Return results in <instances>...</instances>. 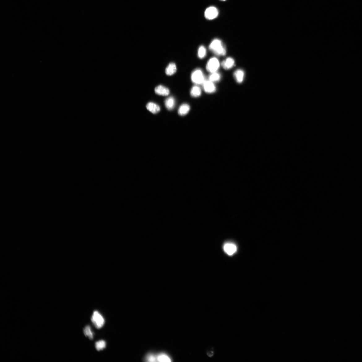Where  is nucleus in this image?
Listing matches in <instances>:
<instances>
[{
    "label": "nucleus",
    "instance_id": "1",
    "mask_svg": "<svg viewBox=\"0 0 362 362\" xmlns=\"http://www.w3.org/2000/svg\"><path fill=\"white\" fill-rule=\"evenodd\" d=\"M209 50L216 55L224 56L226 54V47L222 41L218 39L213 40L209 46Z\"/></svg>",
    "mask_w": 362,
    "mask_h": 362
},
{
    "label": "nucleus",
    "instance_id": "2",
    "mask_svg": "<svg viewBox=\"0 0 362 362\" xmlns=\"http://www.w3.org/2000/svg\"><path fill=\"white\" fill-rule=\"evenodd\" d=\"M191 79L193 83L196 84H203L206 80L203 72L199 69L193 71L191 75Z\"/></svg>",
    "mask_w": 362,
    "mask_h": 362
},
{
    "label": "nucleus",
    "instance_id": "3",
    "mask_svg": "<svg viewBox=\"0 0 362 362\" xmlns=\"http://www.w3.org/2000/svg\"><path fill=\"white\" fill-rule=\"evenodd\" d=\"M91 321L96 328L100 329L102 328L105 323L104 317L97 311H95L91 317Z\"/></svg>",
    "mask_w": 362,
    "mask_h": 362
},
{
    "label": "nucleus",
    "instance_id": "4",
    "mask_svg": "<svg viewBox=\"0 0 362 362\" xmlns=\"http://www.w3.org/2000/svg\"><path fill=\"white\" fill-rule=\"evenodd\" d=\"M220 66L219 60L215 57H213L209 60L206 65L207 70L210 73L217 72Z\"/></svg>",
    "mask_w": 362,
    "mask_h": 362
},
{
    "label": "nucleus",
    "instance_id": "5",
    "mask_svg": "<svg viewBox=\"0 0 362 362\" xmlns=\"http://www.w3.org/2000/svg\"><path fill=\"white\" fill-rule=\"evenodd\" d=\"M218 15V10L214 6H211L208 8L205 12V17L210 20L216 18Z\"/></svg>",
    "mask_w": 362,
    "mask_h": 362
},
{
    "label": "nucleus",
    "instance_id": "6",
    "mask_svg": "<svg viewBox=\"0 0 362 362\" xmlns=\"http://www.w3.org/2000/svg\"><path fill=\"white\" fill-rule=\"evenodd\" d=\"M203 86L205 91L207 93H213L216 91V88L214 83L209 80H205Z\"/></svg>",
    "mask_w": 362,
    "mask_h": 362
},
{
    "label": "nucleus",
    "instance_id": "7",
    "mask_svg": "<svg viewBox=\"0 0 362 362\" xmlns=\"http://www.w3.org/2000/svg\"><path fill=\"white\" fill-rule=\"evenodd\" d=\"M235 64V61L233 58L229 57L223 60L221 63V65L225 70H230Z\"/></svg>",
    "mask_w": 362,
    "mask_h": 362
},
{
    "label": "nucleus",
    "instance_id": "8",
    "mask_svg": "<svg viewBox=\"0 0 362 362\" xmlns=\"http://www.w3.org/2000/svg\"><path fill=\"white\" fill-rule=\"evenodd\" d=\"M155 91L157 94L163 96H167L170 94V93L168 88L162 85L156 87Z\"/></svg>",
    "mask_w": 362,
    "mask_h": 362
},
{
    "label": "nucleus",
    "instance_id": "9",
    "mask_svg": "<svg viewBox=\"0 0 362 362\" xmlns=\"http://www.w3.org/2000/svg\"><path fill=\"white\" fill-rule=\"evenodd\" d=\"M233 76L237 83H242L244 78V71L241 69L237 70L234 72Z\"/></svg>",
    "mask_w": 362,
    "mask_h": 362
},
{
    "label": "nucleus",
    "instance_id": "10",
    "mask_svg": "<svg viewBox=\"0 0 362 362\" xmlns=\"http://www.w3.org/2000/svg\"><path fill=\"white\" fill-rule=\"evenodd\" d=\"M146 108L153 114L158 113L160 110V107L158 104L151 102H149L147 104Z\"/></svg>",
    "mask_w": 362,
    "mask_h": 362
},
{
    "label": "nucleus",
    "instance_id": "11",
    "mask_svg": "<svg viewBox=\"0 0 362 362\" xmlns=\"http://www.w3.org/2000/svg\"><path fill=\"white\" fill-rule=\"evenodd\" d=\"M224 249L225 252L229 255H233L237 250L235 245L231 243H227L225 244L224 245Z\"/></svg>",
    "mask_w": 362,
    "mask_h": 362
},
{
    "label": "nucleus",
    "instance_id": "12",
    "mask_svg": "<svg viewBox=\"0 0 362 362\" xmlns=\"http://www.w3.org/2000/svg\"><path fill=\"white\" fill-rule=\"evenodd\" d=\"M165 106L168 110H172L175 106V100L172 97L167 98L164 101Z\"/></svg>",
    "mask_w": 362,
    "mask_h": 362
},
{
    "label": "nucleus",
    "instance_id": "13",
    "mask_svg": "<svg viewBox=\"0 0 362 362\" xmlns=\"http://www.w3.org/2000/svg\"><path fill=\"white\" fill-rule=\"evenodd\" d=\"M190 110V106L187 104H184L181 105L178 110V114L181 116L187 114Z\"/></svg>",
    "mask_w": 362,
    "mask_h": 362
},
{
    "label": "nucleus",
    "instance_id": "14",
    "mask_svg": "<svg viewBox=\"0 0 362 362\" xmlns=\"http://www.w3.org/2000/svg\"><path fill=\"white\" fill-rule=\"evenodd\" d=\"M177 70L176 64L174 63L169 64L166 70V73L167 75H171L174 74Z\"/></svg>",
    "mask_w": 362,
    "mask_h": 362
},
{
    "label": "nucleus",
    "instance_id": "15",
    "mask_svg": "<svg viewBox=\"0 0 362 362\" xmlns=\"http://www.w3.org/2000/svg\"><path fill=\"white\" fill-rule=\"evenodd\" d=\"M221 79V74L217 71L211 73L209 76V80L213 83L219 81Z\"/></svg>",
    "mask_w": 362,
    "mask_h": 362
},
{
    "label": "nucleus",
    "instance_id": "16",
    "mask_svg": "<svg viewBox=\"0 0 362 362\" xmlns=\"http://www.w3.org/2000/svg\"><path fill=\"white\" fill-rule=\"evenodd\" d=\"M191 94L193 97H197L200 96L201 94L200 88L197 86H193L191 90Z\"/></svg>",
    "mask_w": 362,
    "mask_h": 362
},
{
    "label": "nucleus",
    "instance_id": "17",
    "mask_svg": "<svg viewBox=\"0 0 362 362\" xmlns=\"http://www.w3.org/2000/svg\"><path fill=\"white\" fill-rule=\"evenodd\" d=\"M84 334L86 336H88L91 340L93 339V334L92 332L91 328L89 325H87L84 328Z\"/></svg>",
    "mask_w": 362,
    "mask_h": 362
},
{
    "label": "nucleus",
    "instance_id": "18",
    "mask_svg": "<svg viewBox=\"0 0 362 362\" xmlns=\"http://www.w3.org/2000/svg\"><path fill=\"white\" fill-rule=\"evenodd\" d=\"M95 346L96 349L98 351H100L106 347V343L105 341L100 340L96 342Z\"/></svg>",
    "mask_w": 362,
    "mask_h": 362
},
{
    "label": "nucleus",
    "instance_id": "19",
    "mask_svg": "<svg viewBox=\"0 0 362 362\" xmlns=\"http://www.w3.org/2000/svg\"><path fill=\"white\" fill-rule=\"evenodd\" d=\"M207 51L206 48L203 46H200L198 51V56L200 59H203L206 56Z\"/></svg>",
    "mask_w": 362,
    "mask_h": 362
},
{
    "label": "nucleus",
    "instance_id": "20",
    "mask_svg": "<svg viewBox=\"0 0 362 362\" xmlns=\"http://www.w3.org/2000/svg\"><path fill=\"white\" fill-rule=\"evenodd\" d=\"M157 360L158 361L162 362H170L171 361L170 357L166 355V354H161L159 355L157 357Z\"/></svg>",
    "mask_w": 362,
    "mask_h": 362
},
{
    "label": "nucleus",
    "instance_id": "21",
    "mask_svg": "<svg viewBox=\"0 0 362 362\" xmlns=\"http://www.w3.org/2000/svg\"><path fill=\"white\" fill-rule=\"evenodd\" d=\"M146 360L149 362H155L156 359L153 355H150L147 356L146 357Z\"/></svg>",
    "mask_w": 362,
    "mask_h": 362
},
{
    "label": "nucleus",
    "instance_id": "22",
    "mask_svg": "<svg viewBox=\"0 0 362 362\" xmlns=\"http://www.w3.org/2000/svg\"><path fill=\"white\" fill-rule=\"evenodd\" d=\"M214 352H213V351L209 352L207 353L208 356L210 357H212L214 355Z\"/></svg>",
    "mask_w": 362,
    "mask_h": 362
},
{
    "label": "nucleus",
    "instance_id": "23",
    "mask_svg": "<svg viewBox=\"0 0 362 362\" xmlns=\"http://www.w3.org/2000/svg\"><path fill=\"white\" fill-rule=\"evenodd\" d=\"M221 1H226V0H221Z\"/></svg>",
    "mask_w": 362,
    "mask_h": 362
}]
</instances>
